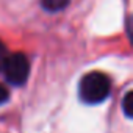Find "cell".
Returning a JSON list of instances; mask_svg holds the SVG:
<instances>
[{
	"label": "cell",
	"instance_id": "6da1fadb",
	"mask_svg": "<svg viewBox=\"0 0 133 133\" xmlns=\"http://www.w3.org/2000/svg\"><path fill=\"white\" fill-rule=\"evenodd\" d=\"M111 91L110 78L102 72H89L86 74L78 85L80 99L88 105H97L108 99Z\"/></svg>",
	"mask_w": 133,
	"mask_h": 133
},
{
	"label": "cell",
	"instance_id": "7a4b0ae2",
	"mask_svg": "<svg viewBox=\"0 0 133 133\" xmlns=\"http://www.w3.org/2000/svg\"><path fill=\"white\" fill-rule=\"evenodd\" d=\"M5 78L16 86H21L27 82L30 75V61L24 53H13L6 58L3 66Z\"/></svg>",
	"mask_w": 133,
	"mask_h": 133
},
{
	"label": "cell",
	"instance_id": "3957f363",
	"mask_svg": "<svg viewBox=\"0 0 133 133\" xmlns=\"http://www.w3.org/2000/svg\"><path fill=\"white\" fill-rule=\"evenodd\" d=\"M69 2L71 0H41V5L44 10H47L50 13H56V11L64 10L69 5Z\"/></svg>",
	"mask_w": 133,
	"mask_h": 133
},
{
	"label": "cell",
	"instance_id": "277c9868",
	"mask_svg": "<svg viewBox=\"0 0 133 133\" xmlns=\"http://www.w3.org/2000/svg\"><path fill=\"white\" fill-rule=\"evenodd\" d=\"M122 108H124V114L131 119L133 117V92L128 91L125 96H124V100H122Z\"/></svg>",
	"mask_w": 133,
	"mask_h": 133
},
{
	"label": "cell",
	"instance_id": "5b68a950",
	"mask_svg": "<svg viewBox=\"0 0 133 133\" xmlns=\"http://www.w3.org/2000/svg\"><path fill=\"white\" fill-rule=\"evenodd\" d=\"M6 58H8V50H6L5 44L0 41V71H3V66H5Z\"/></svg>",
	"mask_w": 133,
	"mask_h": 133
},
{
	"label": "cell",
	"instance_id": "8992f818",
	"mask_svg": "<svg viewBox=\"0 0 133 133\" xmlns=\"http://www.w3.org/2000/svg\"><path fill=\"white\" fill-rule=\"evenodd\" d=\"M8 99H10V92H8V89H6V86L0 83V105L5 103Z\"/></svg>",
	"mask_w": 133,
	"mask_h": 133
}]
</instances>
